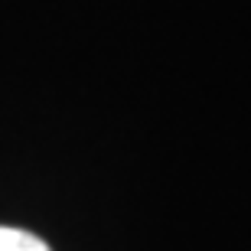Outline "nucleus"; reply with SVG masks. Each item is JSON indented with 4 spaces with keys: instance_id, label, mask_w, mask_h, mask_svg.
Segmentation results:
<instances>
[{
    "instance_id": "f257e3e1",
    "label": "nucleus",
    "mask_w": 251,
    "mask_h": 251,
    "mask_svg": "<svg viewBox=\"0 0 251 251\" xmlns=\"http://www.w3.org/2000/svg\"><path fill=\"white\" fill-rule=\"evenodd\" d=\"M0 251H52V248H49L43 238H36L33 232L0 225Z\"/></svg>"
}]
</instances>
